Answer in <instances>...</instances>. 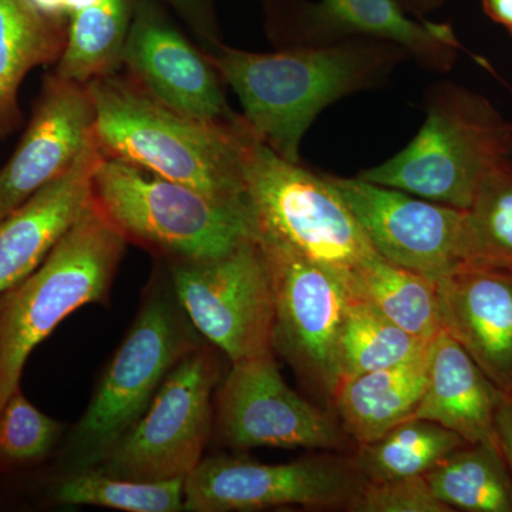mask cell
Returning a JSON list of instances; mask_svg holds the SVG:
<instances>
[{"label": "cell", "mask_w": 512, "mask_h": 512, "mask_svg": "<svg viewBox=\"0 0 512 512\" xmlns=\"http://www.w3.org/2000/svg\"><path fill=\"white\" fill-rule=\"evenodd\" d=\"M204 52L237 93L256 136L292 163H299L303 134L320 111L379 82L407 53L375 39L275 53L245 52L218 42Z\"/></svg>", "instance_id": "6da1fadb"}, {"label": "cell", "mask_w": 512, "mask_h": 512, "mask_svg": "<svg viewBox=\"0 0 512 512\" xmlns=\"http://www.w3.org/2000/svg\"><path fill=\"white\" fill-rule=\"evenodd\" d=\"M94 109V137L104 157L119 158L214 200L249 205L244 147L252 128L188 119L119 73L86 84Z\"/></svg>", "instance_id": "7a4b0ae2"}, {"label": "cell", "mask_w": 512, "mask_h": 512, "mask_svg": "<svg viewBox=\"0 0 512 512\" xmlns=\"http://www.w3.org/2000/svg\"><path fill=\"white\" fill-rule=\"evenodd\" d=\"M126 244L92 200L42 265L0 295V412L37 345L77 309L107 301Z\"/></svg>", "instance_id": "3957f363"}, {"label": "cell", "mask_w": 512, "mask_h": 512, "mask_svg": "<svg viewBox=\"0 0 512 512\" xmlns=\"http://www.w3.org/2000/svg\"><path fill=\"white\" fill-rule=\"evenodd\" d=\"M92 200L127 242L168 261L218 258L255 237L251 207L214 200L119 158L97 165Z\"/></svg>", "instance_id": "277c9868"}, {"label": "cell", "mask_w": 512, "mask_h": 512, "mask_svg": "<svg viewBox=\"0 0 512 512\" xmlns=\"http://www.w3.org/2000/svg\"><path fill=\"white\" fill-rule=\"evenodd\" d=\"M508 160L512 123L481 94L444 84L430 94L426 121L409 146L359 178L467 210L481 178Z\"/></svg>", "instance_id": "5b68a950"}, {"label": "cell", "mask_w": 512, "mask_h": 512, "mask_svg": "<svg viewBox=\"0 0 512 512\" xmlns=\"http://www.w3.org/2000/svg\"><path fill=\"white\" fill-rule=\"evenodd\" d=\"M242 170L256 227L335 275L352 295L357 272L379 254L328 175L285 160L254 130Z\"/></svg>", "instance_id": "8992f818"}, {"label": "cell", "mask_w": 512, "mask_h": 512, "mask_svg": "<svg viewBox=\"0 0 512 512\" xmlns=\"http://www.w3.org/2000/svg\"><path fill=\"white\" fill-rule=\"evenodd\" d=\"M195 333L171 286L148 293L73 431L67 457L74 470L99 466L146 412L171 369L200 346Z\"/></svg>", "instance_id": "52a82bcc"}, {"label": "cell", "mask_w": 512, "mask_h": 512, "mask_svg": "<svg viewBox=\"0 0 512 512\" xmlns=\"http://www.w3.org/2000/svg\"><path fill=\"white\" fill-rule=\"evenodd\" d=\"M220 380L214 352L192 349L171 369L143 416L100 461L110 476L137 481L187 478L210 439L212 394Z\"/></svg>", "instance_id": "ba28073f"}, {"label": "cell", "mask_w": 512, "mask_h": 512, "mask_svg": "<svg viewBox=\"0 0 512 512\" xmlns=\"http://www.w3.org/2000/svg\"><path fill=\"white\" fill-rule=\"evenodd\" d=\"M168 262L178 305L229 362L275 353L274 289L255 237L218 258Z\"/></svg>", "instance_id": "9c48e42d"}, {"label": "cell", "mask_w": 512, "mask_h": 512, "mask_svg": "<svg viewBox=\"0 0 512 512\" xmlns=\"http://www.w3.org/2000/svg\"><path fill=\"white\" fill-rule=\"evenodd\" d=\"M255 238L274 289V352L311 389L333 400L340 377L338 342L348 293L335 275L264 229Z\"/></svg>", "instance_id": "30bf717a"}, {"label": "cell", "mask_w": 512, "mask_h": 512, "mask_svg": "<svg viewBox=\"0 0 512 512\" xmlns=\"http://www.w3.org/2000/svg\"><path fill=\"white\" fill-rule=\"evenodd\" d=\"M363 481L352 457L313 456L286 464L202 458L185 478L184 511L242 512L289 505L345 510Z\"/></svg>", "instance_id": "8fae6325"}, {"label": "cell", "mask_w": 512, "mask_h": 512, "mask_svg": "<svg viewBox=\"0 0 512 512\" xmlns=\"http://www.w3.org/2000/svg\"><path fill=\"white\" fill-rule=\"evenodd\" d=\"M215 403L221 439L237 451L258 447L340 451L355 443L332 414L286 384L275 353L231 363Z\"/></svg>", "instance_id": "7c38bea8"}, {"label": "cell", "mask_w": 512, "mask_h": 512, "mask_svg": "<svg viewBox=\"0 0 512 512\" xmlns=\"http://www.w3.org/2000/svg\"><path fill=\"white\" fill-rule=\"evenodd\" d=\"M328 178L386 261L434 281L463 262L464 210L359 177Z\"/></svg>", "instance_id": "4fadbf2b"}, {"label": "cell", "mask_w": 512, "mask_h": 512, "mask_svg": "<svg viewBox=\"0 0 512 512\" xmlns=\"http://www.w3.org/2000/svg\"><path fill=\"white\" fill-rule=\"evenodd\" d=\"M123 66L154 99L188 119L211 124L239 119L228 106L221 76L204 50L192 45L147 0L137 2L124 46Z\"/></svg>", "instance_id": "5bb4252c"}, {"label": "cell", "mask_w": 512, "mask_h": 512, "mask_svg": "<svg viewBox=\"0 0 512 512\" xmlns=\"http://www.w3.org/2000/svg\"><path fill=\"white\" fill-rule=\"evenodd\" d=\"M93 136L86 86L49 74L22 140L0 170V221L66 173Z\"/></svg>", "instance_id": "9a60e30c"}, {"label": "cell", "mask_w": 512, "mask_h": 512, "mask_svg": "<svg viewBox=\"0 0 512 512\" xmlns=\"http://www.w3.org/2000/svg\"><path fill=\"white\" fill-rule=\"evenodd\" d=\"M436 282L443 329L512 396V269L461 262Z\"/></svg>", "instance_id": "2e32d148"}, {"label": "cell", "mask_w": 512, "mask_h": 512, "mask_svg": "<svg viewBox=\"0 0 512 512\" xmlns=\"http://www.w3.org/2000/svg\"><path fill=\"white\" fill-rule=\"evenodd\" d=\"M104 154L93 136L72 167L0 221V295L35 272L92 202Z\"/></svg>", "instance_id": "e0dca14e"}, {"label": "cell", "mask_w": 512, "mask_h": 512, "mask_svg": "<svg viewBox=\"0 0 512 512\" xmlns=\"http://www.w3.org/2000/svg\"><path fill=\"white\" fill-rule=\"evenodd\" d=\"M298 13L309 40L367 36L400 46L433 69H450L460 49L451 26L410 19L399 0H301Z\"/></svg>", "instance_id": "ac0fdd59"}, {"label": "cell", "mask_w": 512, "mask_h": 512, "mask_svg": "<svg viewBox=\"0 0 512 512\" xmlns=\"http://www.w3.org/2000/svg\"><path fill=\"white\" fill-rule=\"evenodd\" d=\"M427 357L426 392L413 419L439 423L467 444L498 446L495 413L504 393L444 329L429 343Z\"/></svg>", "instance_id": "d6986e66"}, {"label": "cell", "mask_w": 512, "mask_h": 512, "mask_svg": "<svg viewBox=\"0 0 512 512\" xmlns=\"http://www.w3.org/2000/svg\"><path fill=\"white\" fill-rule=\"evenodd\" d=\"M429 348L402 365L363 373L339 384L335 397L340 424L357 446L372 443L413 419L427 387Z\"/></svg>", "instance_id": "ffe728a7"}, {"label": "cell", "mask_w": 512, "mask_h": 512, "mask_svg": "<svg viewBox=\"0 0 512 512\" xmlns=\"http://www.w3.org/2000/svg\"><path fill=\"white\" fill-rule=\"evenodd\" d=\"M67 29L35 0H0V138L22 123L19 90L29 72L57 63Z\"/></svg>", "instance_id": "44dd1931"}, {"label": "cell", "mask_w": 512, "mask_h": 512, "mask_svg": "<svg viewBox=\"0 0 512 512\" xmlns=\"http://www.w3.org/2000/svg\"><path fill=\"white\" fill-rule=\"evenodd\" d=\"M136 0H69L66 46L56 76L86 86L119 73Z\"/></svg>", "instance_id": "7402d4cb"}, {"label": "cell", "mask_w": 512, "mask_h": 512, "mask_svg": "<svg viewBox=\"0 0 512 512\" xmlns=\"http://www.w3.org/2000/svg\"><path fill=\"white\" fill-rule=\"evenodd\" d=\"M350 298L372 303L387 319L424 342L430 343L443 330L437 282L380 255L359 269Z\"/></svg>", "instance_id": "603a6c76"}, {"label": "cell", "mask_w": 512, "mask_h": 512, "mask_svg": "<svg viewBox=\"0 0 512 512\" xmlns=\"http://www.w3.org/2000/svg\"><path fill=\"white\" fill-rule=\"evenodd\" d=\"M434 495L451 510L512 512V474L495 444H466L426 474Z\"/></svg>", "instance_id": "cb8c5ba5"}, {"label": "cell", "mask_w": 512, "mask_h": 512, "mask_svg": "<svg viewBox=\"0 0 512 512\" xmlns=\"http://www.w3.org/2000/svg\"><path fill=\"white\" fill-rule=\"evenodd\" d=\"M454 431L434 421L410 419L372 443L357 446L353 463L365 481L426 476L444 458L466 446Z\"/></svg>", "instance_id": "d4e9b609"}, {"label": "cell", "mask_w": 512, "mask_h": 512, "mask_svg": "<svg viewBox=\"0 0 512 512\" xmlns=\"http://www.w3.org/2000/svg\"><path fill=\"white\" fill-rule=\"evenodd\" d=\"M427 348L429 342L410 335L372 303L348 296L338 342L340 383L363 373L402 365Z\"/></svg>", "instance_id": "484cf974"}, {"label": "cell", "mask_w": 512, "mask_h": 512, "mask_svg": "<svg viewBox=\"0 0 512 512\" xmlns=\"http://www.w3.org/2000/svg\"><path fill=\"white\" fill-rule=\"evenodd\" d=\"M463 262L512 269V160L481 178L464 210Z\"/></svg>", "instance_id": "4316f807"}, {"label": "cell", "mask_w": 512, "mask_h": 512, "mask_svg": "<svg viewBox=\"0 0 512 512\" xmlns=\"http://www.w3.org/2000/svg\"><path fill=\"white\" fill-rule=\"evenodd\" d=\"M185 478L137 481L110 476L99 468L74 470L53 490L64 505H92L127 512L184 511Z\"/></svg>", "instance_id": "83f0119b"}, {"label": "cell", "mask_w": 512, "mask_h": 512, "mask_svg": "<svg viewBox=\"0 0 512 512\" xmlns=\"http://www.w3.org/2000/svg\"><path fill=\"white\" fill-rule=\"evenodd\" d=\"M62 434V424L40 412L16 389L0 412V474L43 463Z\"/></svg>", "instance_id": "f1b7e54d"}, {"label": "cell", "mask_w": 512, "mask_h": 512, "mask_svg": "<svg viewBox=\"0 0 512 512\" xmlns=\"http://www.w3.org/2000/svg\"><path fill=\"white\" fill-rule=\"evenodd\" d=\"M349 512H453L434 495L426 476L363 481Z\"/></svg>", "instance_id": "f546056e"}, {"label": "cell", "mask_w": 512, "mask_h": 512, "mask_svg": "<svg viewBox=\"0 0 512 512\" xmlns=\"http://www.w3.org/2000/svg\"><path fill=\"white\" fill-rule=\"evenodd\" d=\"M174 6L185 20L190 23L202 42L204 49L220 42L215 35V26L212 22L211 0H167Z\"/></svg>", "instance_id": "4dcf8cb0"}, {"label": "cell", "mask_w": 512, "mask_h": 512, "mask_svg": "<svg viewBox=\"0 0 512 512\" xmlns=\"http://www.w3.org/2000/svg\"><path fill=\"white\" fill-rule=\"evenodd\" d=\"M495 436L512 474V396L504 394L495 413Z\"/></svg>", "instance_id": "1f68e13d"}, {"label": "cell", "mask_w": 512, "mask_h": 512, "mask_svg": "<svg viewBox=\"0 0 512 512\" xmlns=\"http://www.w3.org/2000/svg\"><path fill=\"white\" fill-rule=\"evenodd\" d=\"M488 18L504 26L512 36V0H481Z\"/></svg>", "instance_id": "d6a6232c"}, {"label": "cell", "mask_w": 512, "mask_h": 512, "mask_svg": "<svg viewBox=\"0 0 512 512\" xmlns=\"http://www.w3.org/2000/svg\"><path fill=\"white\" fill-rule=\"evenodd\" d=\"M443 2L444 0H399L404 10H412L417 15H423V13L439 8Z\"/></svg>", "instance_id": "836d02e7"}, {"label": "cell", "mask_w": 512, "mask_h": 512, "mask_svg": "<svg viewBox=\"0 0 512 512\" xmlns=\"http://www.w3.org/2000/svg\"><path fill=\"white\" fill-rule=\"evenodd\" d=\"M35 2L37 5L42 6L43 9H46L47 12L59 15V13L66 12V6L69 0H35Z\"/></svg>", "instance_id": "e575fe53"}]
</instances>
